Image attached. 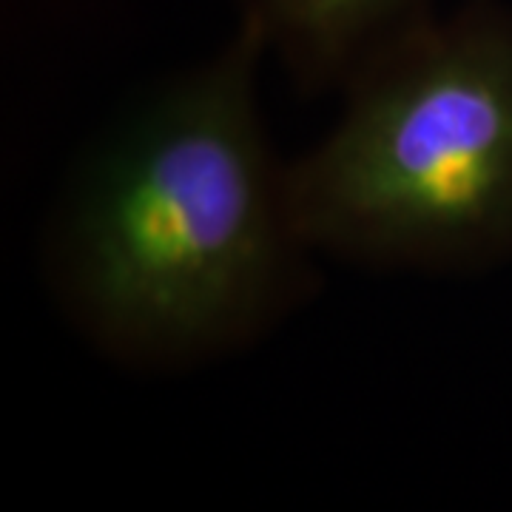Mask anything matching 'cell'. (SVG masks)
I'll return each instance as SVG.
<instances>
[{
  "label": "cell",
  "instance_id": "cell-2",
  "mask_svg": "<svg viewBox=\"0 0 512 512\" xmlns=\"http://www.w3.org/2000/svg\"><path fill=\"white\" fill-rule=\"evenodd\" d=\"M336 126L288 163L313 254L458 274L512 251V20L430 18L342 89Z\"/></svg>",
  "mask_w": 512,
  "mask_h": 512
},
{
  "label": "cell",
  "instance_id": "cell-1",
  "mask_svg": "<svg viewBox=\"0 0 512 512\" xmlns=\"http://www.w3.org/2000/svg\"><path fill=\"white\" fill-rule=\"evenodd\" d=\"M265 37L242 18L220 55L154 92L86 154L52 225L60 305L100 353L177 370L245 348L311 291L256 100Z\"/></svg>",
  "mask_w": 512,
  "mask_h": 512
},
{
  "label": "cell",
  "instance_id": "cell-3",
  "mask_svg": "<svg viewBox=\"0 0 512 512\" xmlns=\"http://www.w3.org/2000/svg\"><path fill=\"white\" fill-rule=\"evenodd\" d=\"M430 15V0H242V18L308 94L342 92Z\"/></svg>",
  "mask_w": 512,
  "mask_h": 512
}]
</instances>
